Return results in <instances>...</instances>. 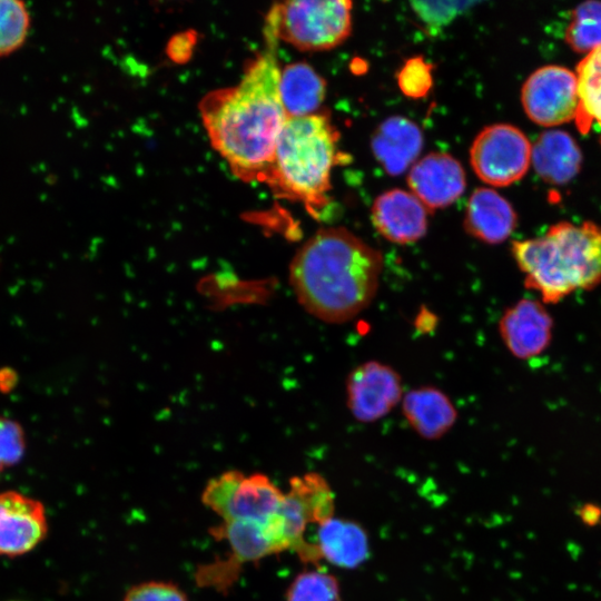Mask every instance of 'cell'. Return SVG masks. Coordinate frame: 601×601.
I'll return each mask as SVG.
<instances>
[{
    "mask_svg": "<svg viewBox=\"0 0 601 601\" xmlns=\"http://www.w3.org/2000/svg\"><path fill=\"white\" fill-rule=\"evenodd\" d=\"M402 381L390 365L370 361L356 366L346 380V403L359 422L371 423L388 414L402 397Z\"/></svg>",
    "mask_w": 601,
    "mask_h": 601,
    "instance_id": "10",
    "label": "cell"
},
{
    "mask_svg": "<svg viewBox=\"0 0 601 601\" xmlns=\"http://www.w3.org/2000/svg\"><path fill=\"white\" fill-rule=\"evenodd\" d=\"M24 450L26 437L22 426L0 415V472L19 463Z\"/></svg>",
    "mask_w": 601,
    "mask_h": 601,
    "instance_id": "26",
    "label": "cell"
},
{
    "mask_svg": "<svg viewBox=\"0 0 601 601\" xmlns=\"http://www.w3.org/2000/svg\"><path fill=\"white\" fill-rule=\"evenodd\" d=\"M402 411L411 427L426 440L445 435L457 418L450 397L433 386L408 391L402 398Z\"/></svg>",
    "mask_w": 601,
    "mask_h": 601,
    "instance_id": "18",
    "label": "cell"
},
{
    "mask_svg": "<svg viewBox=\"0 0 601 601\" xmlns=\"http://www.w3.org/2000/svg\"><path fill=\"white\" fill-rule=\"evenodd\" d=\"M532 145L515 126L495 124L483 128L471 150L477 177L491 186H508L521 179L531 162Z\"/></svg>",
    "mask_w": 601,
    "mask_h": 601,
    "instance_id": "8",
    "label": "cell"
},
{
    "mask_svg": "<svg viewBox=\"0 0 601 601\" xmlns=\"http://www.w3.org/2000/svg\"><path fill=\"white\" fill-rule=\"evenodd\" d=\"M279 92L287 117H304L322 105L326 83L309 65L295 62L280 71Z\"/></svg>",
    "mask_w": 601,
    "mask_h": 601,
    "instance_id": "20",
    "label": "cell"
},
{
    "mask_svg": "<svg viewBox=\"0 0 601 601\" xmlns=\"http://www.w3.org/2000/svg\"><path fill=\"white\" fill-rule=\"evenodd\" d=\"M401 90L411 98L424 97L432 87L431 65L421 57L407 60L398 72Z\"/></svg>",
    "mask_w": 601,
    "mask_h": 601,
    "instance_id": "27",
    "label": "cell"
},
{
    "mask_svg": "<svg viewBox=\"0 0 601 601\" xmlns=\"http://www.w3.org/2000/svg\"><path fill=\"white\" fill-rule=\"evenodd\" d=\"M122 601H188V598L177 584L152 580L130 587Z\"/></svg>",
    "mask_w": 601,
    "mask_h": 601,
    "instance_id": "28",
    "label": "cell"
},
{
    "mask_svg": "<svg viewBox=\"0 0 601 601\" xmlns=\"http://www.w3.org/2000/svg\"><path fill=\"white\" fill-rule=\"evenodd\" d=\"M352 2L294 0L276 3L265 30L300 50L321 51L339 46L352 30Z\"/></svg>",
    "mask_w": 601,
    "mask_h": 601,
    "instance_id": "5",
    "label": "cell"
},
{
    "mask_svg": "<svg viewBox=\"0 0 601 601\" xmlns=\"http://www.w3.org/2000/svg\"><path fill=\"white\" fill-rule=\"evenodd\" d=\"M30 14L18 0H0V57L17 51L26 41Z\"/></svg>",
    "mask_w": 601,
    "mask_h": 601,
    "instance_id": "25",
    "label": "cell"
},
{
    "mask_svg": "<svg viewBox=\"0 0 601 601\" xmlns=\"http://www.w3.org/2000/svg\"><path fill=\"white\" fill-rule=\"evenodd\" d=\"M270 520L267 523L220 521L211 526L210 535L217 541H226L228 553L223 559L200 565L195 574L197 584L226 593L234 585L244 564L282 553Z\"/></svg>",
    "mask_w": 601,
    "mask_h": 601,
    "instance_id": "7",
    "label": "cell"
},
{
    "mask_svg": "<svg viewBox=\"0 0 601 601\" xmlns=\"http://www.w3.org/2000/svg\"><path fill=\"white\" fill-rule=\"evenodd\" d=\"M553 319L539 300L523 298L510 306L499 322V333L510 353L529 359L543 353L552 339Z\"/></svg>",
    "mask_w": 601,
    "mask_h": 601,
    "instance_id": "12",
    "label": "cell"
},
{
    "mask_svg": "<svg viewBox=\"0 0 601 601\" xmlns=\"http://www.w3.org/2000/svg\"><path fill=\"white\" fill-rule=\"evenodd\" d=\"M512 255L529 289L556 304L577 289L601 283V226L560 221L542 236L512 243Z\"/></svg>",
    "mask_w": 601,
    "mask_h": 601,
    "instance_id": "3",
    "label": "cell"
},
{
    "mask_svg": "<svg viewBox=\"0 0 601 601\" xmlns=\"http://www.w3.org/2000/svg\"><path fill=\"white\" fill-rule=\"evenodd\" d=\"M531 162L542 179L562 185L579 173L582 154L569 132L551 129L543 131L532 145Z\"/></svg>",
    "mask_w": 601,
    "mask_h": 601,
    "instance_id": "19",
    "label": "cell"
},
{
    "mask_svg": "<svg viewBox=\"0 0 601 601\" xmlns=\"http://www.w3.org/2000/svg\"><path fill=\"white\" fill-rule=\"evenodd\" d=\"M371 147L386 173L400 175L418 157L423 147V134L412 120L392 116L376 128L371 138Z\"/></svg>",
    "mask_w": 601,
    "mask_h": 601,
    "instance_id": "15",
    "label": "cell"
},
{
    "mask_svg": "<svg viewBox=\"0 0 601 601\" xmlns=\"http://www.w3.org/2000/svg\"><path fill=\"white\" fill-rule=\"evenodd\" d=\"M286 601H342L337 579L325 571H303L290 582Z\"/></svg>",
    "mask_w": 601,
    "mask_h": 601,
    "instance_id": "24",
    "label": "cell"
},
{
    "mask_svg": "<svg viewBox=\"0 0 601 601\" xmlns=\"http://www.w3.org/2000/svg\"><path fill=\"white\" fill-rule=\"evenodd\" d=\"M337 139L338 132L326 115L288 118L266 183L307 205L323 200L331 186Z\"/></svg>",
    "mask_w": 601,
    "mask_h": 601,
    "instance_id": "4",
    "label": "cell"
},
{
    "mask_svg": "<svg viewBox=\"0 0 601 601\" xmlns=\"http://www.w3.org/2000/svg\"><path fill=\"white\" fill-rule=\"evenodd\" d=\"M383 256L344 227L317 230L295 254L289 280L298 303L314 317L345 323L374 299Z\"/></svg>",
    "mask_w": 601,
    "mask_h": 601,
    "instance_id": "2",
    "label": "cell"
},
{
    "mask_svg": "<svg viewBox=\"0 0 601 601\" xmlns=\"http://www.w3.org/2000/svg\"><path fill=\"white\" fill-rule=\"evenodd\" d=\"M284 497L285 492L267 475H246L237 470L210 479L201 493L203 504L225 522L267 523L278 512Z\"/></svg>",
    "mask_w": 601,
    "mask_h": 601,
    "instance_id": "6",
    "label": "cell"
},
{
    "mask_svg": "<svg viewBox=\"0 0 601 601\" xmlns=\"http://www.w3.org/2000/svg\"><path fill=\"white\" fill-rule=\"evenodd\" d=\"M287 492L299 502L309 524L318 526L334 516L335 496L319 473L309 472L292 477Z\"/></svg>",
    "mask_w": 601,
    "mask_h": 601,
    "instance_id": "22",
    "label": "cell"
},
{
    "mask_svg": "<svg viewBox=\"0 0 601 601\" xmlns=\"http://www.w3.org/2000/svg\"><path fill=\"white\" fill-rule=\"evenodd\" d=\"M372 221L385 239L400 245L412 244L427 230V208L411 191L391 189L375 199Z\"/></svg>",
    "mask_w": 601,
    "mask_h": 601,
    "instance_id": "14",
    "label": "cell"
},
{
    "mask_svg": "<svg viewBox=\"0 0 601 601\" xmlns=\"http://www.w3.org/2000/svg\"><path fill=\"white\" fill-rule=\"evenodd\" d=\"M528 117L542 126H555L575 118L578 79L570 69L548 65L534 70L521 90Z\"/></svg>",
    "mask_w": 601,
    "mask_h": 601,
    "instance_id": "9",
    "label": "cell"
},
{
    "mask_svg": "<svg viewBox=\"0 0 601 601\" xmlns=\"http://www.w3.org/2000/svg\"><path fill=\"white\" fill-rule=\"evenodd\" d=\"M314 543L322 560L342 569H356L370 556L367 532L348 519L333 516L319 524Z\"/></svg>",
    "mask_w": 601,
    "mask_h": 601,
    "instance_id": "17",
    "label": "cell"
},
{
    "mask_svg": "<svg viewBox=\"0 0 601 601\" xmlns=\"http://www.w3.org/2000/svg\"><path fill=\"white\" fill-rule=\"evenodd\" d=\"M564 39L574 51L580 53H589L601 46L600 0L581 2L572 10Z\"/></svg>",
    "mask_w": 601,
    "mask_h": 601,
    "instance_id": "23",
    "label": "cell"
},
{
    "mask_svg": "<svg viewBox=\"0 0 601 601\" xmlns=\"http://www.w3.org/2000/svg\"><path fill=\"white\" fill-rule=\"evenodd\" d=\"M467 6V2L459 1L412 2L413 10L430 30L449 24Z\"/></svg>",
    "mask_w": 601,
    "mask_h": 601,
    "instance_id": "29",
    "label": "cell"
},
{
    "mask_svg": "<svg viewBox=\"0 0 601 601\" xmlns=\"http://www.w3.org/2000/svg\"><path fill=\"white\" fill-rule=\"evenodd\" d=\"M411 193L427 209L453 204L465 189L462 165L445 152H431L416 161L407 176Z\"/></svg>",
    "mask_w": 601,
    "mask_h": 601,
    "instance_id": "13",
    "label": "cell"
},
{
    "mask_svg": "<svg viewBox=\"0 0 601 601\" xmlns=\"http://www.w3.org/2000/svg\"><path fill=\"white\" fill-rule=\"evenodd\" d=\"M48 534L42 502L18 491L0 492V555L20 556L36 549Z\"/></svg>",
    "mask_w": 601,
    "mask_h": 601,
    "instance_id": "11",
    "label": "cell"
},
{
    "mask_svg": "<svg viewBox=\"0 0 601 601\" xmlns=\"http://www.w3.org/2000/svg\"><path fill=\"white\" fill-rule=\"evenodd\" d=\"M575 75L578 109L574 120L578 129L588 134L593 122L601 129V46L583 57Z\"/></svg>",
    "mask_w": 601,
    "mask_h": 601,
    "instance_id": "21",
    "label": "cell"
},
{
    "mask_svg": "<svg viewBox=\"0 0 601 601\" xmlns=\"http://www.w3.org/2000/svg\"><path fill=\"white\" fill-rule=\"evenodd\" d=\"M264 35L266 49L248 65L240 81L210 91L200 101L213 147L245 181H266L288 119L279 92L278 40L268 30Z\"/></svg>",
    "mask_w": 601,
    "mask_h": 601,
    "instance_id": "1",
    "label": "cell"
},
{
    "mask_svg": "<svg viewBox=\"0 0 601 601\" xmlns=\"http://www.w3.org/2000/svg\"><path fill=\"white\" fill-rule=\"evenodd\" d=\"M516 226L512 205L491 188L475 189L467 201L464 227L474 238L499 244L510 237Z\"/></svg>",
    "mask_w": 601,
    "mask_h": 601,
    "instance_id": "16",
    "label": "cell"
}]
</instances>
